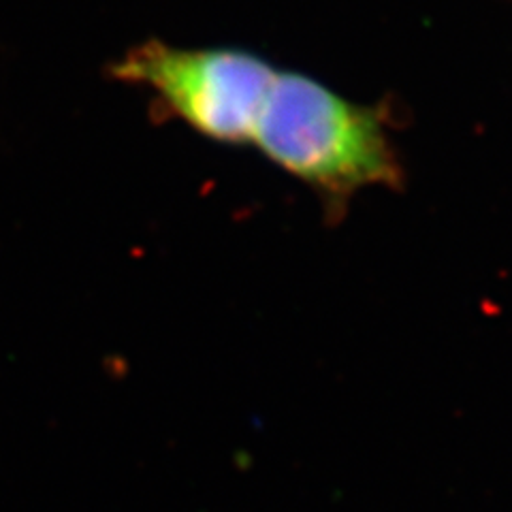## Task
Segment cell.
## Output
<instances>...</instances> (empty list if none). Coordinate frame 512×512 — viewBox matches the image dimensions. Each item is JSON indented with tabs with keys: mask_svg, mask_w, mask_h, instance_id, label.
I'll return each mask as SVG.
<instances>
[{
	"mask_svg": "<svg viewBox=\"0 0 512 512\" xmlns=\"http://www.w3.org/2000/svg\"><path fill=\"white\" fill-rule=\"evenodd\" d=\"M250 146L333 210L359 192L404 184L384 111L295 71L278 69L271 79Z\"/></svg>",
	"mask_w": 512,
	"mask_h": 512,
	"instance_id": "cell-1",
	"label": "cell"
},
{
	"mask_svg": "<svg viewBox=\"0 0 512 512\" xmlns=\"http://www.w3.org/2000/svg\"><path fill=\"white\" fill-rule=\"evenodd\" d=\"M278 67L233 47H175L150 39L111 67L120 82L156 92L171 116L205 139L250 146Z\"/></svg>",
	"mask_w": 512,
	"mask_h": 512,
	"instance_id": "cell-2",
	"label": "cell"
}]
</instances>
